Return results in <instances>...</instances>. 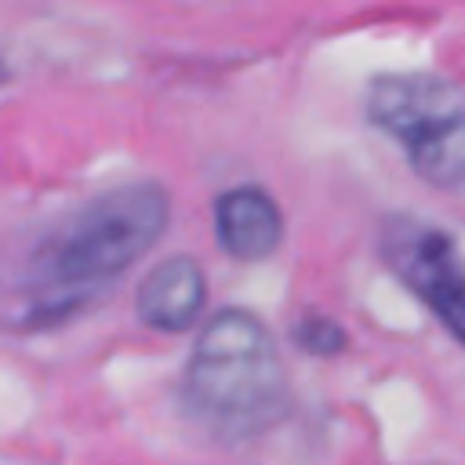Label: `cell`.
Segmentation results:
<instances>
[{
	"mask_svg": "<svg viewBox=\"0 0 465 465\" xmlns=\"http://www.w3.org/2000/svg\"><path fill=\"white\" fill-rule=\"evenodd\" d=\"M171 200L156 182L109 189L58 218L22 258L11 312L18 323H54L116 283L167 229Z\"/></svg>",
	"mask_w": 465,
	"mask_h": 465,
	"instance_id": "obj_1",
	"label": "cell"
},
{
	"mask_svg": "<svg viewBox=\"0 0 465 465\" xmlns=\"http://www.w3.org/2000/svg\"><path fill=\"white\" fill-rule=\"evenodd\" d=\"M182 407L214 440L243 443L287 414V367L276 334L251 309L214 312L182 371Z\"/></svg>",
	"mask_w": 465,
	"mask_h": 465,
	"instance_id": "obj_2",
	"label": "cell"
},
{
	"mask_svg": "<svg viewBox=\"0 0 465 465\" xmlns=\"http://www.w3.org/2000/svg\"><path fill=\"white\" fill-rule=\"evenodd\" d=\"M367 120L429 185L465 193V87L440 73H389L367 91Z\"/></svg>",
	"mask_w": 465,
	"mask_h": 465,
	"instance_id": "obj_3",
	"label": "cell"
},
{
	"mask_svg": "<svg viewBox=\"0 0 465 465\" xmlns=\"http://www.w3.org/2000/svg\"><path fill=\"white\" fill-rule=\"evenodd\" d=\"M378 247L385 265L465 345V258L458 243L421 218L392 214L381 225Z\"/></svg>",
	"mask_w": 465,
	"mask_h": 465,
	"instance_id": "obj_4",
	"label": "cell"
},
{
	"mask_svg": "<svg viewBox=\"0 0 465 465\" xmlns=\"http://www.w3.org/2000/svg\"><path fill=\"white\" fill-rule=\"evenodd\" d=\"M207 302V276L193 254H174L156 262L138 283V320L153 331H189Z\"/></svg>",
	"mask_w": 465,
	"mask_h": 465,
	"instance_id": "obj_5",
	"label": "cell"
},
{
	"mask_svg": "<svg viewBox=\"0 0 465 465\" xmlns=\"http://www.w3.org/2000/svg\"><path fill=\"white\" fill-rule=\"evenodd\" d=\"M218 247L236 262H265L283 240V214L262 185H236L214 200Z\"/></svg>",
	"mask_w": 465,
	"mask_h": 465,
	"instance_id": "obj_6",
	"label": "cell"
},
{
	"mask_svg": "<svg viewBox=\"0 0 465 465\" xmlns=\"http://www.w3.org/2000/svg\"><path fill=\"white\" fill-rule=\"evenodd\" d=\"M294 338H298V345H302L305 352H312V356H334V352L345 345V331H341L331 316H312V312L298 323Z\"/></svg>",
	"mask_w": 465,
	"mask_h": 465,
	"instance_id": "obj_7",
	"label": "cell"
}]
</instances>
